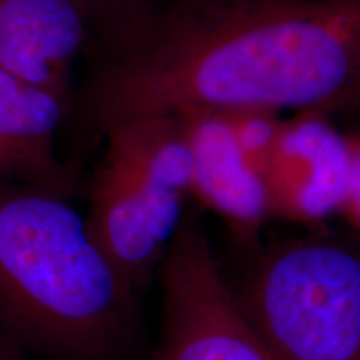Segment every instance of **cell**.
I'll use <instances>...</instances> for the list:
<instances>
[{
  "label": "cell",
  "instance_id": "obj_1",
  "mask_svg": "<svg viewBox=\"0 0 360 360\" xmlns=\"http://www.w3.org/2000/svg\"><path fill=\"white\" fill-rule=\"evenodd\" d=\"M96 132L192 112L328 115L360 97V0H169L103 24Z\"/></svg>",
  "mask_w": 360,
  "mask_h": 360
},
{
  "label": "cell",
  "instance_id": "obj_4",
  "mask_svg": "<svg viewBox=\"0 0 360 360\" xmlns=\"http://www.w3.org/2000/svg\"><path fill=\"white\" fill-rule=\"evenodd\" d=\"M162 319L150 360H282L238 302L197 217L160 262Z\"/></svg>",
  "mask_w": 360,
  "mask_h": 360
},
{
  "label": "cell",
  "instance_id": "obj_6",
  "mask_svg": "<svg viewBox=\"0 0 360 360\" xmlns=\"http://www.w3.org/2000/svg\"><path fill=\"white\" fill-rule=\"evenodd\" d=\"M92 22L80 0H0V69L70 103Z\"/></svg>",
  "mask_w": 360,
  "mask_h": 360
},
{
  "label": "cell",
  "instance_id": "obj_5",
  "mask_svg": "<svg viewBox=\"0 0 360 360\" xmlns=\"http://www.w3.org/2000/svg\"><path fill=\"white\" fill-rule=\"evenodd\" d=\"M349 170L347 135L327 115L282 119L262 170L269 219L319 224L339 214Z\"/></svg>",
  "mask_w": 360,
  "mask_h": 360
},
{
  "label": "cell",
  "instance_id": "obj_11",
  "mask_svg": "<svg viewBox=\"0 0 360 360\" xmlns=\"http://www.w3.org/2000/svg\"><path fill=\"white\" fill-rule=\"evenodd\" d=\"M0 360H35L29 355L20 352L19 349L12 347V345L6 344V342L0 340Z\"/></svg>",
  "mask_w": 360,
  "mask_h": 360
},
{
  "label": "cell",
  "instance_id": "obj_7",
  "mask_svg": "<svg viewBox=\"0 0 360 360\" xmlns=\"http://www.w3.org/2000/svg\"><path fill=\"white\" fill-rule=\"evenodd\" d=\"M70 103L0 69V182L39 187L72 199L75 174L57 155Z\"/></svg>",
  "mask_w": 360,
  "mask_h": 360
},
{
  "label": "cell",
  "instance_id": "obj_2",
  "mask_svg": "<svg viewBox=\"0 0 360 360\" xmlns=\"http://www.w3.org/2000/svg\"><path fill=\"white\" fill-rule=\"evenodd\" d=\"M139 297L69 197L0 182V340L35 360H127Z\"/></svg>",
  "mask_w": 360,
  "mask_h": 360
},
{
  "label": "cell",
  "instance_id": "obj_12",
  "mask_svg": "<svg viewBox=\"0 0 360 360\" xmlns=\"http://www.w3.org/2000/svg\"><path fill=\"white\" fill-rule=\"evenodd\" d=\"M355 103H360V97H359V101H357V102H355Z\"/></svg>",
  "mask_w": 360,
  "mask_h": 360
},
{
  "label": "cell",
  "instance_id": "obj_3",
  "mask_svg": "<svg viewBox=\"0 0 360 360\" xmlns=\"http://www.w3.org/2000/svg\"><path fill=\"white\" fill-rule=\"evenodd\" d=\"M238 302L282 360H360V244L335 233L254 252Z\"/></svg>",
  "mask_w": 360,
  "mask_h": 360
},
{
  "label": "cell",
  "instance_id": "obj_9",
  "mask_svg": "<svg viewBox=\"0 0 360 360\" xmlns=\"http://www.w3.org/2000/svg\"><path fill=\"white\" fill-rule=\"evenodd\" d=\"M347 143L350 154L349 182L339 214L360 231V134L347 135Z\"/></svg>",
  "mask_w": 360,
  "mask_h": 360
},
{
  "label": "cell",
  "instance_id": "obj_8",
  "mask_svg": "<svg viewBox=\"0 0 360 360\" xmlns=\"http://www.w3.org/2000/svg\"><path fill=\"white\" fill-rule=\"evenodd\" d=\"M192 160L191 195L219 215L242 242H254L269 220L262 179L247 164L222 112L175 117Z\"/></svg>",
  "mask_w": 360,
  "mask_h": 360
},
{
  "label": "cell",
  "instance_id": "obj_10",
  "mask_svg": "<svg viewBox=\"0 0 360 360\" xmlns=\"http://www.w3.org/2000/svg\"><path fill=\"white\" fill-rule=\"evenodd\" d=\"M89 8L92 19H101L103 24L134 12L146 0H80Z\"/></svg>",
  "mask_w": 360,
  "mask_h": 360
}]
</instances>
